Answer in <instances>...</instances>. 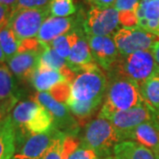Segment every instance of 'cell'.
<instances>
[{"label":"cell","instance_id":"7","mask_svg":"<svg viewBox=\"0 0 159 159\" xmlns=\"http://www.w3.org/2000/svg\"><path fill=\"white\" fill-rule=\"evenodd\" d=\"M45 107L52 115L54 127L66 135L77 136L80 125L66 103L57 102L48 92H35L30 98Z\"/></svg>","mask_w":159,"mask_h":159},{"label":"cell","instance_id":"3","mask_svg":"<svg viewBox=\"0 0 159 159\" xmlns=\"http://www.w3.org/2000/svg\"><path fill=\"white\" fill-rule=\"evenodd\" d=\"M120 142L118 132L109 119L97 116L85 125L80 146L93 150L99 159L113 156L115 146Z\"/></svg>","mask_w":159,"mask_h":159},{"label":"cell","instance_id":"25","mask_svg":"<svg viewBox=\"0 0 159 159\" xmlns=\"http://www.w3.org/2000/svg\"><path fill=\"white\" fill-rule=\"evenodd\" d=\"M84 33L85 32L83 29H76L70 33L58 36L57 38L53 40L49 45L53 48L59 56L67 59L71 51Z\"/></svg>","mask_w":159,"mask_h":159},{"label":"cell","instance_id":"24","mask_svg":"<svg viewBox=\"0 0 159 159\" xmlns=\"http://www.w3.org/2000/svg\"><path fill=\"white\" fill-rule=\"evenodd\" d=\"M38 105L39 103L32 99L18 102L10 113L15 129L19 130L24 128Z\"/></svg>","mask_w":159,"mask_h":159},{"label":"cell","instance_id":"42","mask_svg":"<svg viewBox=\"0 0 159 159\" xmlns=\"http://www.w3.org/2000/svg\"><path fill=\"white\" fill-rule=\"evenodd\" d=\"M155 157H156V159H159V154L158 155H155Z\"/></svg>","mask_w":159,"mask_h":159},{"label":"cell","instance_id":"1","mask_svg":"<svg viewBox=\"0 0 159 159\" xmlns=\"http://www.w3.org/2000/svg\"><path fill=\"white\" fill-rule=\"evenodd\" d=\"M107 77V89L98 116L105 118L114 112L144 104L139 85L134 81L117 76Z\"/></svg>","mask_w":159,"mask_h":159},{"label":"cell","instance_id":"14","mask_svg":"<svg viewBox=\"0 0 159 159\" xmlns=\"http://www.w3.org/2000/svg\"><path fill=\"white\" fill-rule=\"evenodd\" d=\"M123 141H134L151 149L155 155L159 154V128L154 122L143 123L125 133L121 138Z\"/></svg>","mask_w":159,"mask_h":159},{"label":"cell","instance_id":"12","mask_svg":"<svg viewBox=\"0 0 159 159\" xmlns=\"http://www.w3.org/2000/svg\"><path fill=\"white\" fill-rule=\"evenodd\" d=\"M87 38L95 62L107 72L113 66L120 56L112 35H87Z\"/></svg>","mask_w":159,"mask_h":159},{"label":"cell","instance_id":"32","mask_svg":"<svg viewBox=\"0 0 159 159\" xmlns=\"http://www.w3.org/2000/svg\"><path fill=\"white\" fill-rule=\"evenodd\" d=\"M142 0H116L113 7L119 11H136Z\"/></svg>","mask_w":159,"mask_h":159},{"label":"cell","instance_id":"13","mask_svg":"<svg viewBox=\"0 0 159 159\" xmlns=\"http://www.w3.org/2000/svg\"><path fill=\"white\" fill-rule=\"evenodd\" d=\"M43 51H30L18 52L6 62L16 79L20 81H30L38 69Z\"/></svg>","mask_w":159,"mask_h":159},{"label":"cell","instance_id":"2","mask_svg":"<svg viewBox=\"0 0 159 159\" xmlns=\"http://www.w3.org/2000/svg\"><path fill=\"white\" fill-rule=\"evenodd\" d=\"M159 74V66L151 51H139L120 55L117 62L106 72L107 76H117L142 85L144 81Z\"/></svg>","mask_w":159,"mask_h":159},{"label":"cell","instance_id":"9","mask_svg":"<svg viewBox=\"0 0 159 159\" xmlns=\"http://www.w3.org/2000/svg\"><path fill=\"white\" fill-rule=\"evenodd\" d=\"M112 37L120 55H128L139 51H150L159 41L157 35L139 27L121 28Z\"/></svg>","mask_w":159,"mask_h":159},{"label":"cell","instance_id":"23","mask_svg":"<svg viewBox=\"0 0 159 159\" xmlns=\"http://www.w3.org/2000/svg\"><path fill=\"white\" fill-rule=\"evenodd\" d=\"M20 91L8 65L6 63L0 64V102L10 99L18 98Z\"/></svg>","mask_w":159,"mask_h":159},{"label":"cell","instance_id":"18","mask_svg":"<svg viewBox=\"0 0 159 159\" xmlns=\"http://www.w3.org/2000/svg\"><path fill=\"white\" fill-rule=\"evenodd\" d=\"M113 156L116 159H156L151 149L134 141L119 142L114 148Z\"/></svg>","mask_w":159,"mask_h":159},{"label":"cell","instance_id":"4","mask_svg":"<svg viewBox=\"0 0 159 159\" xmlns=\"http://www.w3.org/2000/svg\"><path fill=\"white\" fill-rule=\"evenodd\" d=\"M108 85L106 72L98 65L76 74L71 84L70 99L102 104Z\"/></svg>","mask_w":159,"mask_h":159},{"label":"cell","instance_id":"39","mask_svg":"<svg viewBox=\"0 0 159 159\" xmlns=\"http://www.w3.org/2000/svg\"><path fill=\"white\" fill-rule=\"evenodd\" d=\"M6 61V55H5L4 51H3L2 48H1V46H0V64H1V63H5Z\"/></svg>","mask_w":159,"mask_h":159},{"label":"cell","instance_id":"40","mask_svg":"<svg viewBox=\"0 0 159 159\" xmlns=\"http://www.w3.org/2000/svg\"><path fill=\"white\" fill-rule=\"evenodd\" d=\"M153 122H154V124H155V125H157V126L159 128V115H157V116H156V117H155Z\"/></svg>","mask_w":159,"mask_h":159},{"label":"cell","instance_id":"28","mask_svg":"<svg viewBox=\"0 0 159 159\" xmlns=\"http://www.w3.org/2000/svg\"><path fill=\"white\" fill-rule=\"evenodd\" d=\"M71 84L69 81H63L53 87L48 93L57 102L66 103L71 96Z\"/></svg>","mask_w":159,"mask_h":159},{"label":"cell","instance_id":"36","mask_svg":"<svg viewBox=\"0 0 159 159\" xmlns=\"http://www.w3.org/2000/svg\"><path fill=\"white\" fill-rule=\"evenodd\" d=\"M91 6L98 8H108L113 6L116 0H87Z\"/></svg>","mask_w":159,"mask_h":159},{"label":"cell","instance_id":"19","mask_svg":"<svg viewBox=\"0 0 159 159\" xmlns=\"http://www.w3.org/2000/svg\"><path fill=\"white\" fill-rule=\"evenodd\" d=\"M16 152V130L11 116L0 123V159H12Z\"/></svg>","mask_w":159,"mask_h":159},{"label":"cell","instance_id":"29","mask_svg":"<svg viewBox=\"0 0 159 159\" xmlns=\"http://www.w3.org/2000/svg\"><path fill=\"white\" fill-rule=\"evenodd\" d=\"M51 0H18L12 11L18 9H43L49 8Z\"/></svg>","mask_w":159,"mask_h":159},{"label":"cell","instance_id":"43","mask_svg":"<svg viewBox=\"0 0 159 159\" xmlns=\"http://www.w3.org/2000/svg\"><path fill=\"white\" fill-rule=\"evenodd\" d=\"M12 159H15V158H12Z\"/></svg>","mask_w":159,"mask_h":159},{"label":"cell","instance_id":"5","mask_svg":"<svg viewBox=\"0 0 159 159\" xmlns=\"http://www.w3.org/2000/svg\"><path fill=\"white\" fill-rule=\"evenodd\" d=\"M63 134L56 127L42 134L16 131V152L13 158L42 159L51 145Z\"/></svg>","mask_w":159,"mask_h":159},{"label":"cell","instance_id":"10","mask_svg":"<svg viewBox=\"0 0 159 159\" xmlns=\"http://www.w3.org/2000/svg\"><path fill=\"white\" fill-rule=\"evenodd\" d=\"M86 13L76 12L69 17H54L50 15L41 26L36 38L41 43L50 44L53 40L76 29H83Z\"/></svg>","mask_w":159,"mask_h":159},{"label":"cell","instance_id":"35","mask_svg":"<svg viewBox=\"0 0 159 159\" xmlns=\"http://www.w3.org/2000/svg\"><path fill=\"white\" fill-rule=\"evenodd\" d=\"M11 12H12L11 7L0 4V30L8 25Z\"/></svg>","mask_w":159,"mask_h":159},{"label":"cell","instance_id":"34","mask_svg":"<svg viewBox=\"0 0 159 159\" xmlns=\"http://www.w3.org/2000/svg\"><path fill=\"white\" fill-rule=\"evenodd\" d=\"M68 159H99L93 150L80 146L69 156Z\"/></svg>","mask_w":159,"mask_h":159},{"label":"cell","instance_id":"27","mask_svg":"<svg viewBox=\"0 0 159 159\" xmlns=\"http://www.w3.org/2000/svg\"><path fill=\"white\" fill-rule=\"evenodd\" d=\"M49 9L54 17H69L77 12V6L73 0H51Z\"/></svg>","mask_w":159,"mask_h":159},{"label":"cell","instance_id":"37","mask_svg":"<svg viewBox=\"0 0 159 159\" xmlns=\"http://www.w3.org/2000/svg\"><path fill=\"white\" fill-rule=\"evenodd\" d=\"M150 51L152 52V54H153L156 61H157V63L158 64L159 66V41H157V42L154 44V46L152 47V49H151Z\"/></svg>","mask_w":159,"mask_h":159},{"label":"cell","instance_id":"20","mask_svg":"<svg viewBox=\"0 0 159 159\" xmlns=\"http://www.w3.org/2000/svg\"><path fill=\"white\" fill-rule=\"evenodd\" d=\"M63 81H68L62 73L57 70L38 67L31 83L37 92H49L53 87Z\"/></svg>","mask_w":159,"mask_h":159},{"label":"cell","instance_id":"33","mask_svg":"<svg viewBox=\"0 0 159 159\" xmlns=\"http://www.w3.org/2000/svg\"><path fill=\"white\" fill-rule=\"evenodd\" d=\"M18 98H13L0 102V123H2L8 118L12 109L18 103Z\"/></svg>","mask_w":159,"mask_h":159},{"label":"cell","instance_id":"8","mask_svg":"<svg viewBox=\"0 0 159 159\" xmlns=\"http://www.w3.org/2000/svg\"><path fill=\"white\" fill-rule=\"evenodd\" d=\"M119 11L113 6L98 8L91 6L87 11L83 22V30L87 35H113L119 28Z\"/></svg>","mask_w":159,"mask_h":159},{"label":"cell","instance_id":"6","mask_svg":"<svg viewBox=\"0 0 159 159\" xmlns=\"http://www.w3.org/2000/svg\"><path fill=\"white\" fill-rule=\"evenodd\" d=\"M51 15L49 8L18 9L11 12L8 27L20 41L37 36L42 24Z\"/></svg>","mask_w":159,"mask_h":159},{"label":"cell","instance_id":"15","mask_svg":"<svg viewBox=\"0 0 159 159\" xmlns=\"http://www.w3.org/2000/svg\"><path fill=\"white\" fill-rule=\"evenodd\" d=\"M66 61L69 67L76 74L97 65L91 54L85 33L80 36L77 43L74 45Z\"/></svg>","mask_w":159,"mask_h":159},{"label":"cell","instance_id":"11","mask_svg":"<svg viewBox=\"0 0 159 159\" xmlns=\"http://www.w3.org/2000/svg\"><path fill=\"white\" fill-rule=\"evenodd\" d=\"M105 119H109L118 132L119 140L125 133L135 128L143 123L153 122L155 115L145 105L129 109L126 111H120L108 115Z\"/></svg>","mask_w":159,"mask_h":159},{"label":"cell","instance_id":"21","mask_svg":"<svg viewBox=\"0 0 159 159\" xmlns=\"http://www.w3.org/2000/svg\"><path fill=\"white\" fill-rule=\"evenodd\" d=\"M53 127L54 120L52 115L45 107L39 104L24 128L18 131H28L30 134H42L50 131Z\"/></svg>","mask_w":159,"mask_h":159},{"label":"cell","instance_id":"16","mask_svg":"<svg viewBox=\"0 0 159 159\" xmlns=\"http://www.w3.org/2000/svg\"><path fill=\"white\" fill-rule=\"evenodd\" d=\"M138 27L159 35V0H142L137 10Z\"/></svg>","mask_w":159,"mask_h":159},{"label":"cell","instance_id":"41","mask_svg":"<svg viewBox=\"0 0 159 159\" xmlns=\"http://www.w3.org/2000/svg\"><path fill=\"white\" fill-rule=\"evenodd\" d=\"M102 159H116L114 157V156H110V157H105V158H102Z\"/></svg>","mask_w":159,"mask_h":159},{"label":"cell","instance_id":"38","mask_svg":"<svg viewBox=\"0 0 159 159\" xmlns=\"http://www.w3.org/2000/svg\"><path fill=\"white\" fill-rule=\"evenodd\" d=\"M18 0H0V4L1 5H5V6H10V7H13L14 5L16 4Z\"/></svg>","mask_w":159,"mask_h":159},{"label":"cell","instance_id":"17","mask_svg":"<svg viewBox=\"0 0 159 159\" xmlns=\"http://www.w3.org/2000/svg\"><path fill=\"white\" fill-rule=\"evenodd\" d=\"M39 67L59 71L71 83L76 76V74L68 66L66 59L59 56L49 44H45V48L41 54Z\"/></svg>","mask_w":159,"mask_h":159},{"label":"cell","instance_id":"30","mask_svg":"<svg viewBox=\"0 0 159 159\" xmlns=\"http://www.w3.org/2000/svg\"><path fill=\"white\" fill-rule=\"evenodd\" d=\"M119 25L121 28L138 27V17L136 11H119Z\"/></svg>","mask_w":159,"mask_h":159},{"label":"cell","instance_id":"44","mask_svg":"<svg viewBox=\"0 0 159 159\" xmlns=\"http://www.w3.org/2000/svg\"><path fill=\"white\" fill-rule=\"evenodd\" d=\"M158 37H159V35H158Z\"/></svg>","mask_w":159,"mask_h":159},{"label":"cell","instance_id":"31","mask_svg":"<svg viewBox=\"0 0 159 159\" xmlns=\"http://www.w3.org/2000/svg\"><path fill=\"white\" fill-rule=\"evenodd\" d=\"M66 135V134H63L59 138H57L42 159H64L63 157V141H64V138Z\"/></svg>","mask_w":159,"mask_h":159},{"label":"cell","instance_id":"22","mask_svg":"<svg viewBox=\"0 0 159 159\" xmlns=\"http://www.w3.org/2000/svg\"><path fill=\"white\" fill-rule=\"evenodd\" d=\"M144 104L156 116L159 115V74L139 86Z\"/></svg>","mask_w":159,"mask_h":159},{"label":"cell","instance_id":"26","mask_svg":"<svg viewBox=\"0 0 159 159\" xmlns=\"http://www.w3.org/2000/svg\"><path fill=\"white\" fill-rule=\"evenodd\" d=\"M20 40L8 25L0 30V46L4 51L6 61L18 53Z\"/></svg>","mask_w":159,"mask_h":159}]
</instances>
